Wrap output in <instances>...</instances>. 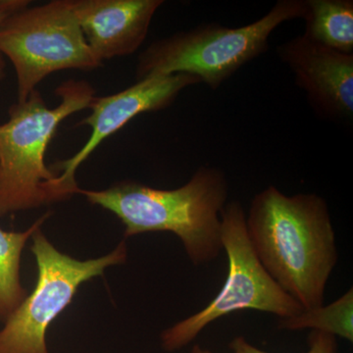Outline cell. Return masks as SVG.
I'll use <instances>...</instances> for the list:
<instances>
[{"label": "cell", "mask_w": 353, "mask_h": 353, "mask_svg": "<svg viewBox=\"0 0 353 353\" xmlns=\"http://www.w3.org/2000/svg\"><path fill=\"white\" fill-rule=\"evenodd\" d=\"M245 225L253 250L272 279L303 309L321 306L338 262L325 199L316 194L288 196L269 185L253 197Z\"/></svg>", "instance_id": "1"}, {"label": "cell", "mask_w": 353, "mask_h": 353, "mask_svg": "<svg viewBox=\"0 0 353 353\" xmlns=\"http://www.w3.org/2000/svg\"><path fill=\"white\" fill-rule=\"evenodd\" d=\"M80 194L117 216L126 238L157 232L176 234L194 265L212 262L223 250L221 213L229 185L224 172L215 167H201L176 190L126 180L103 190L81 189Z\"/></svg>", "instance_id": "2"}, {"label": "cell", "mask_w": 353, "mask_h": 353, "mask_svg": "<svg viewBox=\"0 0 353 353\" xmlns=\"http://www.w3.org/2000/svg\"><path fill=\"white\" fill-rule=\"evenodd\" d=\"M55 94L61 102L48 108L34 90L11 105L9 119L0 124V218L66 201L44 157L62 121L90 108L95 90L85 81L70 80Z\"/></svg>", "instance_id": "3"}, {"label": "cell", "mask_w": 353, "mask_h": 353, "mask_svg": "<svg viewBox=\"0 0 353 353\" xmlns=\"http://www.w3.org/2000/svg\"><path fill=\"white\" fill-rule=\"evenodd\" d=\"M305 0H280L252 24L230 28L208 24L150 44L139 57L137 80L188 74L217 90L241 67L263 54L283 23L303 18Z\"/></svg>", "instance_id": "4"}, {"label": "cell", "mask_w": 353, "mask_h": 353, "mask_svg": "<svg viewBox=\"0 0 353 353\" xmlns=\"http://www.w3.org/2000/svg\"><path fill=\"white\" fill-rule=\"evenodd\" d=\"M245 215L238 201L223 209L222 246L229 262L226 282L205 308L162 332L161 345L166 352L187 347L209 324L236 311L253 309L287 319L303 310L262 266L248 238Z\"/></svg>", "instance_id": "5"}, {"label": "cell", "mask_w": 353, "mask_h": 353, "mask_svg": "<svg viewBox=\"0 0 353 353\" xmlns=\"http://www.w3.org/2000/svg\"><path fill=\"white\" fill-rule=\"evenodd\" d=\"M0 54L12 63L18 102L27 101L43 79L67 69L101 66L85 41L70 0L26 6L0 23Z\"/></svg>", "instance_id": "6"}, {"label": "cell", "mask_w": 353, "mask_h": 353, "mask_svg": "<svg viewBox=\"0 0 353 353\" xmlns=\"http://www.w3.org/2000/svg\"><path fill=\"white\" fill-rule=\"evenodd\" d=\"M32 239L38 280L32 294L26 296L0 330V353H48L46 331L72 303L81 285L103 275L108 267L127 261L125 241L105 256L82 261L59 252L41 228Z\"/></svg>", "instance_id": "7"}, {"label": "cell", "mask_w": 353, "mask_h": 353, "mask_svg": "<svg viewBox=\"0 0 353 353\" xmlns=\"http://www.w3.org/2000/svg\"><path fill=\"white\" fill-rule=\"evenodd\" d=\"M199 83V78L188 74L155 76L138 81L117 94L95 97L88 108L92 109V113L78 124L92 128L90 139L73 157L52 165V171L55 174L57 172L58 189L65 199L80 194L76 172L102 141L120 131L139 114L168 108L183 90Z\"/></svg>", "instance_id": "8"}, {"label": "cell", "mask_w": 353, "mask_h": 353, "mask_svg": "<svg viewBox=\"0 0 353 353\" xmlns=\"http://www.w3.org/2000/svg\"><path fill=\"white\" fill-rule=\"evenodd\" d=\"M311 108L325 118L352 121L353 54L325 48L299 34L276 48Z\"/></svg>", "instance_id": "9"}, {"label": "cell", "mask_w": 353, "mask_h": 353, "mask_svg": "<svg viewBox=\"0 0 353 353\" xmlns=\"http://www.w3.org/2000/svg\"><path fill=\"white\" fill-rule=\"evenodd\" d=\"M85 41L97 60L139 50L162 0H70Z\"/></svg>", "instance_id": "10"}, {"label": "cell", "mask_w": 353, "mask_h": 353, "mask_svg": "<svg viewBox=\"0 0 353 353\" xmlns=\"http://www.w3.org/2000/svg\"><path fill=\"white\" fill-rule=\"evenodd\" d=\"M304 36L325 48L353 54L352 0H305Z\"/></svg>", "instance_id": "11"}, {"label": "cell", "mask_w": 353, "mask_h": 353, "mask_svg": "<svg viewBox=\"0 0 353 353\" xmlns=\"http://www.w3.org/2000/svg\"><path fill=\"white\" fill-rule=\"evenodd\" d=\"M50 215L48 211L26 231L0 229V321L6 322L28 296L21 284V255L32 234L43 226Z\"/></svg>", "instance_id": "12"}, {"label": "cell", "mask_w": 353, "mask_h": 353, "mask_svg": "<svg viewBox=\"0 0 353 353\" xmlns=\"http://www.w3.org/2000/svg\"><path fill=\"white\" fill-rule=\"evenodd\" d=\"M353 290L329 305L303 309L301 313L287 319H281L279 329L299 331L311 329L323 333L341 336L353 341Z\"/></svg>", "instance_id": "13"}, {"label": "cell", "mask_w": 353, "mask_h": 353, "mask_svg": "<svg viewBox=\"0 0 353 353\" xmlns=\"http://www.w3.org/2000/svg\"><path fill=\"white\" fill-rule=\"evenodd\" d=\"M307 343L308 350L306 353H336L338 350L336 336L320 331H311ZM229 347L234 353H269L255 347L243 336L234 338Z\"/></svg>", "instance_id": "14"}, {"label": "cell", "mask_w": 353, "mask_h": 353, "mask_svg": "<svg viewBox=\"0 0 353 353\" xmlns=\"http://www.w3.org/2000/svg\"><path fill=\"white\" fill-rule=\"evenodd\" d=\"M30 1L26 0H0V23L11 14L29 6ZM6 75V61L0 54V80Z\"/></svg>", "instance_id": "15"}, {"label": "cell", "mask_w": 353, "mask_h": 353, "mask_svg": "<svg viewBox=\"0 0 353 353\" xmlns=\"http://www.w3.org/2000/svg\"><path fill=\"white\" fill-rule=\"evenodd\" d=\"M190 353H212L210 352V350H204V348H202L201 345H196L194 347H192V352Z\"/></svg>", "instance_id": "16"}]
</instances>
